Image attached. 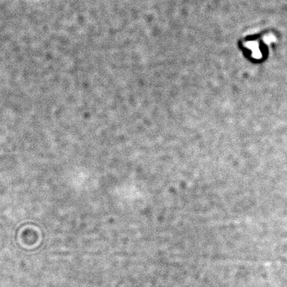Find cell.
Returning <instances> with one entry per match:
<instances>
[{
	"mask_svg": "<svg viewBox=\"0 0 287 287\" xmlns=\"http://www.w3.org/2000/svg\"><path fill=\"white\" fill-rule=\"evenodd\" d=\"M278 40L279 35L274 29H264L242 37L237 41V45L249 60L262 61L268 57L270 49L278 43Z\"/></svg>",
	"mask_w": 287,
	"mask_h": 287,
	"instance_id": "cell-1",
	"label": "cell"
}]
</instances>
